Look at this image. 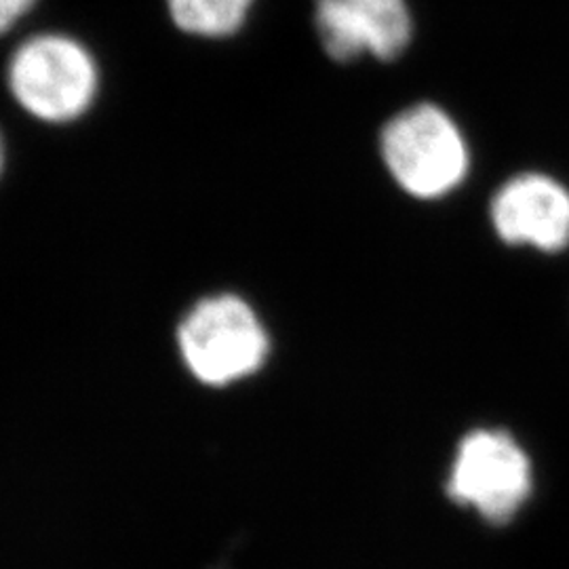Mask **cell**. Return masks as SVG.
Masks as SVG:
<instances>
[{
	"label": "cell",
	"instance_id": "cell-1",
	"mask_svg": "<svg viewBox=\"0 0 569 569\" xmlns=\"http://www.w3.org/2000/svg\"><path fill=\"white\" fill-rule=\"evenodd\" d=\"M100 66L84 42L63 32L21 41L7 61V89L21 110L47 124L82 119L100 93Z\"/></svg>",
	"mask_w": 569,
	"mask_h": 569
},
{
	"label": "cell",
	"instance_id": "cell-2",
	"mask_svg": "<svg viewBox=\"0 0 569 569\" xmlns=\"http://www.w3.org/2000/svg\"><path fill=\"white\" fill-rule=\"evenodd\" d=\"M380 150L390 176L418 199H439L468 173V146L460 127L435 103L411 106L382 129Z\"/></svg>",
	"mask_w": 569,
	"mask_h": 569
},
{
	"label": "cell",
	"instance_id": "cell-3",
	"mask_svg": "<svg viewBox=\"0 0 569 569\" xmlns=\"http://www.w3.org/2000/svg\"><path fill=\"white\" fill-rule=\"evenodd\" d=\"M188 369L209 387H226L258 371L268 355V338L256 312L234 296L209 298L180 327Z\"/></svg>",
	"mask_w": 569,
	"mask_h": 569
},
{
	"label": "cell",
	"instance_id": "cell-4",
	"mask_svg": "<svg viewBox=\"0 0 569 569\" xmlns=\"http://www.w3.org/2000/svg\"><path fill=\"white\" fill-rule=\"evenodd\" d=\"M531 489V468L523 449L500 430H475L460 443L448 493L491 523H507L523 507Z\"/></svg>",
	"mask_w": 569,
	"mask_h": 569
},
{
	"label": "cell",
	"instance_id": "cell-5",
	"mask_svg": "<svg viewBox=\"0 0 569 569\" xmlns=\"http://www.w3.org/2000/svg\"><path fill=\"white\" fill-rule=\"evenodd\" d=\"M315 26L336 61L395 60L413 30L406 0H315Z\"/></svg>",
	"mask_w": 569,
	"mask_h": 569
},
{
	"label": "cell",
	"instance_id": "cell-6",
	"mask_svg": "<svg viewBox=\"0 0 569 569\" xmlns=\"http://www.w3.org/2000/svg\"><path fill=\"white\" fill-rule=\"evenodd\" d=\"M491 220L507 243L561 251L569 243L568 188L542 173L517 176L493 197Z\"/></svg>",
	"mask_w": 569,
	"mask_h": 569
},
{
	"label": "cell",
	"instance_id": "cell-7",
	"mask_svg": "<svg viewBox=\"0 0 569 569\" xmlns=\"http://www.w3.org/2000/svg\"><path fill=\"white\" fill-rule=\"evenodd\" d=\"M178 30L199 39H228L249 20L256 0H164Z\"/></svg>",
	"mask_w": 569,
	"mask_h": 569
},
{
	"label": "cell",
	"instance_id": "cell-8",
	"mask_svg": "<svg viewBox=\"0 0 569 569\" xmlns=\"http://www.w3.org/2000/svg\"><path fill=\"white\" fill-rule=\"evenodd\" d=\"M39 0H0V37L11 32Z\"/></svg>",
	"mask_w": 569,
	"mask_h": 569
},
{
	"label": "cell",
	"instance_id": "cell-9",
	"mask_svg": "<svg viewBox=\"0 0 569 569\" xmlns=\"http://www.w3.org/2000/svg\"><path fill=\"white\" fill-rule=\"evenodd\" d=\"M4 169V142H2V133H0V173Z\"/></svg>",
	"mask_w": 569,
	"mask_h": 569
}]
</instances>
